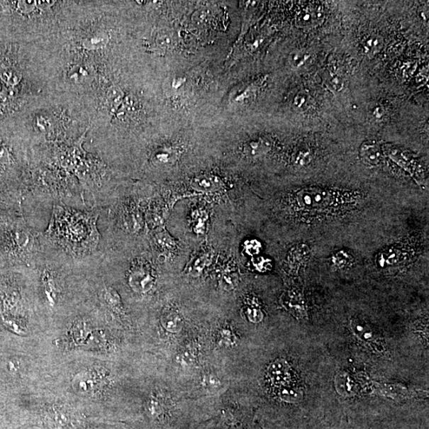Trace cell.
<instances>
[{
    "mask_svg": "<svg viewBox=\"0 0 429 429\" xmlns=\"http://www.w3.org/2000/svg\"><path fill=\"white\" fill-rule=\"evenodd\" d=\"M78 1H0V43L28 45L45 40L64 28Z\"/></svg>",
    "mask_w": 429,
    "mask_h": 429,
    "instance_id": "obj_1",
    "label": "cell"
},
{
    "mask_svg": "<svg viewBox=\"0 0 429 429\" xmlns=\"http://www.w3.org/2000/svg\"><path fill=\"white\" fill-rule=\"evenodd\" d=\"M46 238L66 253L81 260L101 252V233L96 222L102 209H77L63 204L52 206Z\"/></svg>",
    "mask_w": 429,
    "mask_h": 429,
    "instance_id": "obj_2",
    "label": "cell"
},
{
    "mask_svg": "<svg viewBox=\"0 0 429 429\" xmlns=\"http://www.w3.org/2000/svg\"><path fill=\"white\" fill-rule=\"evenodd\" d=\"M128 282L135 291L147 293L153 287L155 279L149 267L143 262H138L130 269Z\"/></svg>",
    "mask_w": 429,
    "mask_h": 429,
    "instance_id": "obj_3",
    "label": "cell"
},
{
    "mask_svg": "<svg viewBox=\"0 0 429 429\" xmlns=\"http://www.w3.org/2000/svg\"><path fill=\"white\" fill-rule=\"evenodd\" d=\"M325 13L319 6H308L296 16V23L302 29H312L325 21Z\"/></svg>",
    "mask_w": 429,
    "mask_h": 429,
    "instance_id": "obj_4",
    "label": "cell"
},
{
    "mask_svg": "<svg viewBox=\"0 0 429 429\" xmlns=\"http://www.w3.org/2000/svg\"><path fill=\"white\" fill-rule=\"evenodd\" d=\"M99 381L100 379L94 372L84 371L75 376L72 385L78 394L89 395L94 394L99 388Z\"/></svg>",
    "mask_w": 429,
    "mask_h": 429,
    "instance_id": "obj_5",
    "label": "cell"
},
{
    "mask_svg": "<svg viewBox=\"0 0 429 429\" xmlns=\"http://www.w3.org/2000/svg\"><path fill=\"white\" fill-rule=\"evenodd\" d=\"M268 374L274 384L280 386L288 385L291 379V369L288 362L283 360L274 362L269 367Z\"/></svg>",
    "mask_w": 429,
    "mask_h": 429,
    "instance_id": "obj_6",
    "label": "cell"
},
{
    "mask_svg": "<svg viewBox=\"0 0 429 429\" xmlns=\"http://www.w3.org/2000/svg\"><path fill=\"white\" fill-rule=\"evenodd\" d=\"M329 201V194L323 192V191H305V192L299 194V206L306 208L326 206Z\"/></svg>",
    "mask_w": 429,
    "mask_h": 429,
    "instance_id": "obj_7",
    "label": "cell"
},
{
    "mask_svg": "<svg viewBox=\"0 0 429 429\" xmlns=\"http://www.w3.org/2000/svg\"><path fill=\"white\" fill-rule=\"evenodd\" d=\"M98 298L112 311L120 312L122 309V301L120 295L114 288L104 285L98 292Z\"/></svg>",
    "mask_w": 429,
    "mask_h": 429,
    "instance_id": "obj_8",
    "label": "cell"
},
{
    "mask_svg": "<svg viewBox=\"0 0 429 429\" xmlns=\"http://www.w3.org/2000/svg\"><path fill=\"white\" fill-rule=\"evenodd\" d=\"M272 149V142L266 138H259L250 140L244 146V153L250 157H259L265 155Z\"/></svg>",
    "mask_w": 429,
    "mask_h": 429,
    "instance_id": "obj_9",
    "label": "cell"
},
{
    "mask_svg": "<svg viewBox=\"0 0 429 429\" xmlns=\"http://www.w3.org/2000/svg\"><path fill=\"white\" fill-rule=\"evenodd\" d=\"M362 160L368 166H377L381 160V151L377 143H365L360 148Z\"/></svg>",
    "mask_w": 429,
    "mask_h": 429,
    "instance_id": "obj_10",
    "label": "cell"
},
{
    "mask_svg": "<svg viewBox=\"0 0 429 429\" xmlns=\"http://www.w3.org/2000/svg\"><path fill=\"white\" fill-rule=\"evenodd\" d=\"M177 158V151L169 147L157 149L151 155V162L157 166H169Z\"/></svg>",
    "mask_w": 429,
    "mask_h": 429,
    "instance_id": "obj_11",
    "label": "cell"
},
{
    "mask_svg": "<svg viewBox=\"0 0 429 429\" xmlns=\"http://www.w3.org/2000/svg\"><path fill=\"white\" fill-rule=\"evenodd\" d=\"M287 299V300L286 299V307L291 310L292 313L295 316H299V318H305L306 316V308L302 296L299 293H293L289 294Z\"/></svg>",
    "mask_w": 429,
    "mask_h": 429,
    "instance_id": "obj_12",
    "label": "cell"
},
{
    "mask_svg": "<svg viewBox=\"0 0 429 429\" xmlns=\"http://www.w3.org/2000/svg\"><path fill=\"white\" fill-rule=\"evenodd\" d=\"M221 186L219 178L212 175H203L195 178L193 186L195 189L201 191H214Z\"/></svg>",
    "mask_w": 429,
    "mask_h": 429,
    "instance_id": "obj_13",
    "label": "cell"
},
{
    "mask_svg": "<svg viewBox=\"0 0 429 429\" xmlns=\"http://www.w3.org/2000/svg\"><path fill=\"white\" fill-rule=\"evenodd\" d=\"M384 39L379 35H372L366 37L362 41V48L365 54L369 57L374 56L384 48Z\"/></svg>",
    "mask_w": 429,
    "mask_h": 429,
    "instance_id": "obj_14",
    "label": "cell"
},
{
    "mask_svg": "<svg viewBox=\"0 0 429 429\" xmlns=\"http://www.w3.org/2000/svg\"><path fill=\"white\" fill-rule=\"evenodd\" d=\"M162 325L170 333L179 332L183 326V321L179 314L174 311H168L162 316Z\"/></svg>",
    "mask_w": 429,
    "mask_h": 429,
    "instance_id": "obj_15",
    "label": "cell"
},
{
    "mask_svg": "<svg viewBox=\"0 0 429 429\" xmlns=\"http://www.w3.org/2000/svg\"><path fill=\"white\" fill-rule=\"evenodd\" d=\"M335 384L336 391L342 396H352L356 392L354 381L346 374L336 375Z\"/></svg>",
    "mask_w": 429,
    "mask_h": 429,
    "instance_id": "obj_16",
    "label": "cell"
},
{
    "mask_svg": "<svg viewBox=\"0 0 429 429\" xmlns=\"http://www.w3.org/2000/svg\"><path fill=\"white\" fill-rule=\"evenodd\" d=\"M89 323L83 320H77L72 327V338L76 343L84 342L90 334Z\"/></svg>",
    "mask_w": 429,
    "mask_h": 429,
    "instance_id": "obj_17",
    "label": "cell"
},
{
    "mask_svg": "<svg viewBox=\"0 0 429 429\" xmlns=\"http://www.w3.org/2000/svg\"><path fill=\"white\" fill-rule=\"evenodd\" d=\"M279 397L287 402H298L303 399V392L300 388L288 384L281 386Z\"/></svg>",
    "mask_w": 429,
    "mask_h": 429,
    "instance_id": "obj_18",
    "label": "cell"
},
{
    "mask_svg": "<svg viewBox=\"0 0 429 429\" xmlns=\"http://www.w3.org/2000/svg\"><path fill=\"white\" fill-rule=\"evenodd\" d=\"M171 35L170 33L167 30H162L158 31L150 45L155 49H168L172 43H173V38H172Z\"/></svg>",
    "mask_w": 429,
    "mask_h": 429,
    "instance_id": "obj_19",
    "label": "cell"
},
{
    "mask_svg": "<svg viewBox=\"0 0 429 429\" xmlns=\"http://www.w3.org/2000/svg\"><path fill=\"white\" fill-rule=\"evenodd\" d=\"M311 58V55L306 50H296L289 57V63L293 67L300 69L305 67Z\"/></svg>",
    "mask_w": 429,
    "mask_h": 429,
    "instance_id": "obj_20",
    "label": "cell"
},
{
    "mask_svg": "<svg viewBox=\"0 0 429 429\" xmlns=\"http://www.w3.org/2000/svg\"><path fill=\"white\" fill-rule=\"evenodd\" d=\"M325 83L327 88L334 92L341 91L345 87L343 79L335 74H329L325 78Z\"/></svg>",
    "mask_w": 429,
    "mask_h": 429,
    "instance_id": "obj_21",
    "label": "cell"
},
{
    "mask_svg": "<svg viewBox=\"0 0 429 429\" xmlns=\"http://www.w3.org/2000/svg\"><path fill=\"white\" fill-rule=\"evenodd\" d=\"M147 409L152 418H160L163 413V407L161 402L158 399H151L147 405Z\"/></svg>",
    "mask_w": 429,
    "mask_h": 429,
    "instance_id": "obj_22",
    "label": "cell"
},
{
    "mask_svg": "<svg viewBox=\"0 0 429 429\" xmlns=\"http://www.w3.org/2000/svg\"><path fill=\"white\" fill-rule=\"evenodd\" d=\"M333 260L334 263L336 264V266H338L339 267H343L347 265L349 261L351 262L352 257L347 253L340 252L333 257Z\"/></svg>",
    "mask_w": 429,
    "mask_h": 429,
    "instance_id": "obj_23",
    "label": "cell"
},
{
    "mask_svg": "<svg viewBox=\"0 0 429 429\" xmlns=\"http://www.w3.org/2000/svg\"><path fill=\"white\" fill-rule=\"evenodd\" d=\"M247 316L250 321L257 323L262 320L263 315L261 310L254 307H249L247 309Z\"/></svg>",
    "mask_w": 429,
    "mask_h": 429,
    "instance_id": "obj_24",
    "label": "cell"
},
{
    "mask_svg": "<svg viewBox=\"0 0 429 429\" xmlns=\"http://www.w3.org/2000/svg\"><path fill=\"white\" fill-rule=\"evenodd\" d=\"M204 385L209 389H215L216 388H219L221 386V381L216 377V376L207 375L204 379Z\"/></svg>",
    "mask_w": 429,
    "mask_h": 429,
    "instance_id": "obj_25",
    "label": "cell"
},
{
    "mask_svg": "<svg viewBox=\"0 0 429 429\" xmlns=\"http://www.w3.org/2000/svg\"><path fill=\"white\" fill-rule=\"evenodd\" d=\"M311 160V155L308 151H301L296 157V163L300 166H306Z\"/></svg>",
    "mask_w": 429,
    "mask_h": 429,
    "instance_id": "obj_26",
    "label": "cell"
},
{
    "mask_svg": "<svg viewBox=\"0 0 429 429\" xmlns=\"http://www.w3.org/2000/svg\"><path fill=\"white\" fill-rule=\"evenodd\" d=\"M235 274H228L223 278V286L227 289H233L235 286Z\"/></svg>",
    "mask_w": 429,
    "mask_h": 429,
    "instance_id": "obj_27",
    "label": "cell"
},
{
    "mask_svg": "<svg viewBox=\"0 0 429 429\" xmlns=\"http://www.w3.org/2000/svg\"><path fill=\"white\" fill-rule=\"evenodd\" d=\"M6 369H8L9 372L11 374H16L19 371V369H21V364L16 360H11L6 364Z\"/></svg>",
    "mask_w": 429,
    "mask_h": 429,
    "instance_id": "obj_28",
    "label": "cell"
},
{
    "mask_svg": "<svg viewBox=\"0 0 429 429\" xmlns=\"http://www.w3.org/2000/svg\"><path fill=\"white\" fill-rule=\"evenodd\" d=\"M308 101V96L306 94H299L294 98V105L296 108H301L306 106Z\"/></svg>",
    "mask_w": 429,
    "mask_h": 429,
    "instance_id": "obj_29",
    "label": "cell"
},
{
    "mask_svg": "<svg viewBox=\"0 0 429 429\" xmlns=\"http://www.w3.org/2000/svg\"><path fill=\"white\" fill-rule=\"evenodd\" d=\"M235 335H233V333L232 332L230 331V330H223V331L221 333V338L222 339V340L223 342H225V343H234L235 342V338H234Z\"/></svg>",
    "mask_w": 429,
    "mask_h": 429,
    "instance_id": "obj_30",
    "label": "cell"
},
{
    "mask_svg": "<svg viewBox=\"0 0 429 429\" xmlns=\"http://www.w3.org/2000/svg\"><path fill=\"white\" fill-rule=\"evenodd\" d=\"M194 354L193 352H184V354H182V364H186V365H191L193 364L194 362Z\"/></svg>",
    "mask_w": 429,
    "mask_h": 429,
    "instance_id": "obj_31",
    "label": "cell"
},
{
    "mask_svg": "<svg viewBox=\"0 0 429 429\" xmlns=\"http://www.w3.org/2000/svg\"><path fill=\"white\" fill-rule=\"evenodd\" d=\"M373 115L376 120H382L385 116V109L382 107L375 108L373 111Z\"/></svg>",
    "mask_w": 429,
    "mask_h": 429,
    "instance_id": "obj_32",
    "label": "cell"
}]
</instances>
